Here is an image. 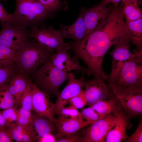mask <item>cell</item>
<instances>
[{
  "label": "cell",
  "instance_id": "1",
  "mask_svg": "<svg viewBox=\"0 0 142 142\" xmlns=\"http://www.w3.org/2000/svg\"><path fill=\"white\" fill-rule=\"evenodd\" d=\"M124 18L122 4L114 5L98 28L81 41L69 44L74 56L86 64L88 75L106 79L107 75L102 68L105 54L113 45L123 41L131 42Z\"/></svg>",
  "mask_w": 142,
  "mask_h": 142
},
{
  "label": "cell",
  "instance_id": "2",
  "mask_svg": "<svg viewBox=\"0 0 142 142\" xmlns=\"http://www.w3.org/2000/svg\"><path fill=\"white\" fill-rule=\"evenodd\" d=\"M15 10L9 23L21 27H38L49 18L52 12L39 2L34 0H16Z\"/></svg>",
  "mask_w": 142,
  "mask_h": 142
},
{
  "label": "cell",
  "instance_id": "3",
  "mask_svg": "<svg viewBox=\"0 0 142 142\" xmlns=\"http://www.w3.org/2000/svg\"><path fill=\"white\" fill-rule=\"evenodd\" d=\"M15 62L22 72L30 73L49 60L53 54L29 39L16 51Z\"/></svg>",
  "mask_w": 142,
  "mask_h": 142
},
{
  "label": "cell",
  "instance_id": "4",
  "mask_svg": "<svg viewBox=\"0 0 142 142\" xmlns=\"http://www.w3.org/2000/svg\"><path fill=\"white\" fill-rule=\"evenodd\" d=\"M115 98L128 118L142 113V87H121L107 81Z\"/></svg>",
  "mask_w": 142,
  "mask_h": 142
},
{
  "label": "cell",
  "instance_id": "5",
  "mask_svg": "<svg viewBox=\"0 0 142 142\" xmlns=\"http://www.w3.org/2000/svg\"><path fill=\"white\" fill-rule=\"evenodd\" d=\"M69 73L60 70L50 60L42 65L35 75L38 85L45 92L56 95L60 86L68 79Z\"/></svg>",
  "mask_w": 142,
  "mask_h": 142
},
{
  "label": "cell",
  "instance_id": "6",
  "mask_svg": "<svg viewBox=\"0 0 142 142\" xmlns=\"http://www.w3.org/2000/svg\"><path fill=\"white\" fill-rule=\"evenodd\" d=\"M114 83L123 87H142V49L124 64Z\"/></svg>",
  "mask_w": 142,
  "mask_h": 142
},
{
  "label": "cell",
  "instance_id": "7",
  "mask_svg": "<svg viewBox=\"0 0 142 142\" xmlns=\"http://www.w3.org/2000/svg\"><path fill=\"white\" fill-rule=\"evenodd\" d=\"M30 29L31 38L51 53L67 44L64 43L59 31L56 30L51 26L47 28L43 25L40 28L37 27Z\"/></svg>",
  "mask_w": 142,
  "mask_h": 142
},
{
  "label": "cell",
  "instance_id": "8",
  "mask_svg": "<svg viewBox=\"0 0 142 142\" xmlns=\"http://www.w3.org/2000/svg\"><path fill=\"white\" fill-rule=\"evenodd\" d=\"M0 44L16 51L31 38L30 29L15 26L9 22H1Z\"/></svg>",
  "mask_w": 142,
  "mask_h": 142
},
{
  "label": "cell",
  "instance_id": "9",
  "mask_svg": "<svg viewBox=\"0 0 142 142\" xmlns=\"http://www.w3.org/2000/svg\"><path fill=\"white\" fill-rule=\"evenodd\" d=\"M117 113L100 119L83 129L81 142H105L108 132L116 121Z\"/></svg>",
  "mask_w": 142,
  "mask_h": 142
},
{
  "label": "cell",
  "instance_id": "10",
  "mask_svg": "<svg viewBox=\"0 0 142 142\" xmlns=\"http://www.w3.org/2000/svg\"><path fill=\"white\" fill-rule=\"evenodd\" d=\"M32 107L37 115L45 118L54 123V104L50 100L47 93L39 89L35 84L31 83Z\"/></svg>",
  "mask_w": 142,
  "mask_h": 142
},
{
  "label": "cell",
  "instance_id": "11",
  "mask_svg": "<svg viewBox=\"0 0 142 142\" xmlns=\"http://www.w3.org/2000/svg\"><path fill=\"white\" fill-rule=\"evenodd\" d=\"M130 42L123 41L116 44L114 50L110 52L112 65L110 73L108 75L107 81L114 83L124 64L134 55V53H131L130 50Z\"/></svg>",
  "mask_w": 142,
  "mask_h": 142
},
{
  "label": "cell",
  "instance_id": "12",
  "mask_svg": "<svg viewBox=\"0 0 142 142\" xmlns=\"http://www.w3.org/2000/svg\"><path fill=\"white\" fill-rule=\"evenodd\" d=\"M70 49L68 44L57 50V52L53 54L50 60L57 68L62 71L68 72L72 70L81 71L82 74L88 75L87 68L82 67L79 63L78 59L74 56L72 58L70 53L68 52Z\"/></svg>",
  "mask_w": 142,
  "mask_h": 142
},
{
  "label": "cell",
  "instance_id": "13",
  "mask_svg": "<svg viewBox=\"0 0 142 142\" xmlns=\"http://www.w3.org/2000/svg\"><path fill=\"white\" fill-rule=\"evenodd\" d=\"M112 7H107L101 2L88 9H84V18L86 28L85 37L102 24Z\"/></svg>",
  "mask_w": 142,
  "mask_h": 142
},
{
  "label": "cell",
  "instance_id": "14",
  "mask_svg": "<svg viewBox=\"0 0 142 142\" xmlns=\"http://www.w3.org/2000/svg\"><path fill=\"white\" fill-rule=\"evenodd\" d=\"M67 85L61 92L57 94V99L54 104V113L65 106L69 100L83 90L85 80L83 75L78 79L75 78L72 73H69Z\"/></svg>",
  "mask_w": 142,
  "mask_h": 142
},
{
  "label": "cell",
  "instance_id": "15",
  "mask_svg": "<svg viewBox=\"0 0 142 142\" xmlns=\"http://www.w3.org/2000/svg\"><path fill=\"white\" fill-rule=\"evenodd\" d=\"M105 80L95 78L85 81L84 85L87 100V104L91 106L96 102L107 99L112 93L111 88L105 82Z\"/></svg>",
  "mask_w": 142,
  "mask_h": 142
},
{
  "label": "cell",
  "instance_id": "16",
  "mask_svg": "<svg viewBox=\"0 0 142 142\" xmlns=\"http://www.w3.org/2000/svg\"><path fill=\"white\" fill-rule=\"evenodd\" d=\"M54 123L57 130V139L76 133L90 124L82 118H68L59 116L55 119Z\"/></svg>",
  "mask_w": 142,
  "mask_h": 142
},
{
  "label": "cell",
  "instance_id": "17",
  "mask_svg": "<svg viewBox=\"0 0 142 142\" xmlns=\"http://www.w3.org/2000/svg\"><path fill=\"white\" fill-rule=\"evenodd\" d=\"M84 8L81 9L80 13L76 21L71 25L61 24L60 31L64 39L70 38L76 42H79L85 37L86 28L84 21Z\"/></svg>",
  "mask_w": 142,
  "mask_h": 142
},
{
  "label": "cell",
  "instance_id": "18",
  "mask_svg": "<svg viewBox=\"0 0 142 142\" xmlns=\"http://www.w3.org/2000/svg\"><path fill=\"white\" fill-rule=\"evenodd\" d=\"M128 118L122 110L117 113V119L114 126L108 132L105 139L106 142H120L126 139V133Z\"/></svg>",
  "mask_w": 142,
  "mask_h": 142
},
{
  "label": "cell",
  "instance_id": "19",
  "mask_svg": "<svg viewBox=\"0 0 142 142\" xmlns=\"http://www.w3.org/2000/svg\"><path fill=\"white\" fill-rule=\"evenodd\" d=\"M30 126L37 141L40 138L52 133L56 128L53 122L45 118L37 115L33 116Z\"/></svg>",
  "mask_w": 142,
  "mask_h": 142
},
{
  "label": "cell",
  "instance_id": "20",
  "mask_svg": "<svg viewBox=\"0 0 142 142\" xmlns=\"http://www.w3.org/2000/svg\"><path fill=\"white\" fill-rule=\"evenodd\" d=\"M28 81L23 74H20L12 76L7 84L8 89L17 105H21V98Z\"/></svg>",
  "mask_w": 142,
  "mask_h": 142
},
{
  "label": "cell",
  "instance_id": "21",
  "mask_svg": "<svg viewBox=\"0 0 142 142\" xmlns=\"http://www.w3.org/2000/svg\"><path fill=\"white\" fill-rule=\"evenodd\" d=\"M115 99L98 101L92 105V107L98 114L100 119L114 114L122 110L119 104H118Z\"/></svg>",
  "mask_w": 142,
  "mask_h": 142
},
{
  "label": "cell",
  "instance_id": "22",
  "mask_svg": "<svg viewBox=\"0 0 142 142\" xmlns=\"http://www.w3.org/2000/svg\"><path fill=\"white\" fill-rule=\"evenodd\" d=\"M125 24L133 43L136 47L138 51L142 49V17L135 21H126Z\"/></svg>",
  "mask_w": 142,
  "mask_h": 142
},
{
  "label": "cell",
  "instance_id": "23",
  "mask_svg": "<svg viewBox=\"0 0 142 142\" xmlns=\"http://www.w3.org/2000/svg\"><path fill=\"white\" fill-rule=\"evenodd\" d=\"M121 4L126 21H132L142 17V11L138 0H122Z\"/></svg>",
  "mask_w": 142,
  "mask_h": 142
},
{
  "label": "cell",
  "instance_id": "24",
  "mask_svg": "<svg viewBox=\"0 0 142 142\" xmlns=\"http://www.w3.org/2000/svg\"><path fill=\"white\" fill-rule=\"evenodd\" d=\"M16 51L0 44V66H10L15 62Z\"/></svg>",
  "mask_w": 142,
  "mask_h": 142
},
{
  "label": "cell",
  "instance_id": "25",
  "mask_svg": "<svg viewBox=\"0 0 142 142\" xmlns=\"http://www.w3.org/2000/svg\"><path fill=\"white\" fill-rule=\"evenodd\" d=\"M7 83L0 87V111H1L14 106L15 104L14 98L8 89Z\"/></svg>",
  "mask_w": 142,
  "mask_h": 142
},
{
  "label": "cell",
  "instance_id": "26",
  "mask_svg": "<svg viewBox=\"0 0 142 142\" xmlns=\"http://www.w3.org/2000/svg\"><path fill=\"white\" fill-rule=\"evenodd\" d=\"M32 93L31 83L28 81L21 100V105L23 108L31 111L32 109Z\"/></svg>",
  "mask_w": 142,
  "mask_h": 142
},
{
  "label": "cell",
  "instance_id": "27",
  "mask_svg": "<svg viewBox=\"0 0 142 142\" xmlns=\"http://www.w3.org/2000/svg\"><path fill=\"white\" fill-rule=\"evenodd\" d=\"M80 113L82 119L90 124L100 119L98 114L91 106L83 109Z\"/></svg>",
  "mask_w": 142,
  "mask_h": 142
},
{
  "label": "cell",
  "instance_id": "28",
  "mask_svg": "<svg viewBox=\"0 0 142 142\" xmlns=\"http://www.w3.org/2000/svg\"><path fill=\"white\" fill-rule=\"evenodd\" d=\"M59 116L66 118H82L80 112L77 109L71 106L65 107L60 108L56 113Z\"/></svg>",
  "mask_w": 142,
  "mask_h": 142
},
{
  "label": "cell",
  "instance_id": "29",
  "mask_svg": "<svg viewBox=\"0 0 142 142\" xmlns=\"http://www.w3.org/2000/svg\"><path fill=\"white\" fill-rule=\"evenodd\" d=\"M68 102L71 106L78 109L83 108L87 104V100L84 91L69 99Z\"/></svg>",
  "mask_w": 142,
  "mask_h": 142
},
{
  "label": "cell",
  "instance_id": "30",
  "mask_svg": "<svg viewBox=\"0 0 142 142\" xmlns=\"http://www.w3.org/2000/svg\"><path fill=\"white\" fill-rule=\"evenodd\" d=\"M9 127L17 124V109L14 106L1 111Z\"/></svg>",
  "mask_w": 142,
  "mask_h": 142
},
{
  "label": "cell",
  "instance_id": "31",
  "mask_svg": "<svg viewBox=\"0 0 142 142\" xmlns=\"http://www.w3.org/2000/svg\"><path fill=\"white\" fill-rule=\"evenodd\" d=\"M17 128L22 133V142H29L37 141L29 126H24L16 124Z\"/></svg>",
  "mask_w": 142,
  "mask_h": 142
},
{
  "label": "cell",
  "instance_id": "32",
  "mask_svg": "<svg viewBox=\"0 0 142 142\" xmlns=\"http://www.w3.org/2000/svg\"><path fill=\"white\" fill-rule=\"evenodd\" d=\"M13 70L10 66H0V87L7 83L13 74Z\"/></svg>",
  "mask_w": 142,
  "mask_h": 142
},
{
  "label": "cell",
  "instance_id": "33",
  "mask_svg": "<svg viewBox=\"0 0 142 142\" xmlns=\"http://www.w3.org/2000/svg\"><path fill=\"white\" fill-rule=\"evenodd\" d=\"M126 142H142V123L140 121L133 134L124 140Z\"/></svg>",
  "mask_w": 142,
  "mask_h": 142
},
{
  "label": "cell",
  "instance_id": "34",
  "mask_svg": "<svg viewBox=\"0 0 142 142\" xmlns=\"http://www.w3.org/2000/svg\"><path fill=\"white\" fill-rule=\"evenodd\" d=\"M79 132V131H78ZM78 132L75 134L64 136L57 139V142H80L81 141L82 134Z\"/></svg>",
  "mask_w": 142,
  "mask_h": 142
},
{
  "label": "cell",
  "instance_id": "35",
  "mask_svg": "<svg viewBox=\"0 0 142 142\" xmlns=\"http://www.w3.org/2000/svg\"><path fill=\"white\" fill-rule=\"evenodd\" d=\"M16 124L8 127V129L13 140L17 142H22L21 132L17 128Z\"/></svg>",
  "mask_w": 142,
  "mask_h": 142
},
{
  "label": "cell",
  "instance_id": "36",
  "mask_svg": "<svg viewBox=\"0 0 142 142\" xmlns=\"http://www.w3.org/2000/svg\"><path fill=\"white\" fill-rule=\"evenodd\" d=\"M13 141L8 127L0 128V142H12Z\"/></svg>",
  "mask_w": 142,
  "mask_h": 142
},
{
  "label": "cell",
  "instance_id": "37",
  "mask_svg": "<svg viewBox=\"0 0 142 142\" xmlns=\"http://www.w3.org/2000/svg\"><path fill=\"white\" fill-rule=\"evenodd\" d=\"M12 14L8 13L4 9L0 2V21L1 22H10Z\"/></svg>",
  "mask_w": 142,
  "mask_h": 142
},
{
  "label": "cell",
  "instance_id": "38",
  "mask_svg": "<svg viewBox=\"0 0 142 142\" xmlns=\"http://www.w3.org/2000/svg\"><path fill=\"white\" fill-rule=\"evenodd\" d=\"M32 119L17 115V124L24 126H29Z\"/></svg>",
  "mask_w": 142,
  "mask_h": 142
},
{
  "label": "cell",
  "instance_id": "39",
  "mask_svg": "<svg viewBox=\"0 0 142 142\" xmlns=\"http://www.w3.org/2000/svg\"><path fill=\"white\" fill-rule=\"evenodd\" d=\"M57 138L52 133L49 134L45 136L40 138L38 141L40 142H56Z\"/></svg>",
  "mask_w": 142,
  "mask_h": 142
},
{
  "label": "cell",
  "instance_id": "40",
  "mask_svg": "<svg viewBox=\"0 0 142 142\" xmlns=\"http://www.w3.org/2000/svg\"><path fill=\"white\" fill-rule=\"evenodd\" d=\"M18 115L24 116L30 119H32L33 116L30 111L27 110L21 107L17 109Z\"/></svg>",
  "mask_w": 142,
  "mask_h": 142
},
{
  "label": "cell",
  "instance_id": "41",
  "mask_svg": "<svg viewBox=\"0 0 142 142\" xmlns=\"http://www.w3.org/2000/svg\"><path fill=\"white\" fill-rule=\"evenodd\" d=\"M9 126L6 119L0 111V128H5L9 127Z\"/></svg>",
  "mask_w": 142,
  "mask_h": 142
},
{
  "label": "cell",
  "instance_id": "42",
  "mask_svg": "<svg viewBox=\"0 0 142 142\" xmlns=\"http://www.w3.org/2000/svg\"><path fill=\"white\" fill-rule=\"evenodd\" d=\"M122 0H103L102 2V3L105 6H106L109 3H113L115 6L118 5V3Z\"/></svg>",
  "mask_w": 142,
  "mask_h": 142
},
{
  "label": "cell",
  "instance_id": "43",
  "mask_svg": "<svg viewBox=\"0 0 142 142\" xmlns=\"http://www.w3.org/2000/svg\"><path fill=\"white\" fill-rule=\"evenodd\" d=\"M37 1L41 3L43 5L45 3L46 0H34Z\"/></svg>",
  "mask_w": 142,
  "mask_h": 142
},
{
  "label": "cell",
  "instance_id": "44",
  "mask_svg": "<svg viewBox=\"0 0 142 142\" xmlns=\"http://www.w3.org/2000/svg\"><path fill=\"white\" fill-rule=\"evenodd\" d=\"M3 0L5 2L6 1V0Z\"/></svg>",
  "mask_w": 142,
  "mask_h": 142
}]
</instances>
